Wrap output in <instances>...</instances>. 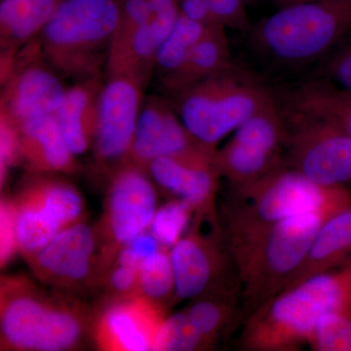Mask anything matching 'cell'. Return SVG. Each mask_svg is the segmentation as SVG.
<instances>
[{"instance_id":"obj_13","label":"cell","mask_w":351,"mask_h":351,"mask_svg":"<svg viewBox=\"0 0 351 351\" xmlns=\"http://www.w3.org/2000/svg\"><path fill=\"white\" fill-rule=\"evenodd\" d=\"M100 235L83 219L66 226L38 253L27 258L41 282L64 291L92 285L103 276Z\"/></svg>"},{"instance_id":"obj_21","label":"cell","mask_w":351,"mask_h":351,"mask_svg":"<svg viewBox=\"0 0 351 351\" xmlns=\"http://www.w3.org/2000/svg\"><path fill=\"white\" fill-rule=\"evenodd\" d=\"M61 0H1L0 46L1 76L12 66L16 55L38 38Z\"/></svg>"},{"instance_id":"obj_14","label":"cell","mask_w":351,"mask_h":351,"mask_svg":"<svg viewBox=\"0 0 351 351\" xmlns=\"http://www.w3.org/2000/svg\"><path fill=\"white\" fill-rule=\"evenodd\" d=\"M98 101L93 149L103 166H119L128 159L145 87L129 76L106 77Z\"/></svg>"},{"instance_id":"obj_38","label":"cell","mask_w":351,"mask_h":351,"mask_svg":"<svg viewBox=\"0 0 351 351\" xmlns=\"http://www.w3.org/2000/svg\"><path fill=\"white\" fill-rule=\"evenodd\" d=\"M180 15L207 27H225L205 0H182L180 2Z\"/></svg>"},{"instance_id":"obj_5","label":"cell","mask_w":351,"mask_h":351,"mask_svg":"<svg viewBox=\"0 0 351 351\" xmlns=\"http://www.w3.org/2000/svg\"><path fill=\"white\" fill-rule=\"evenodd\" d=\"M119 18V0H61L38 36L44 57L63 78L101 77Z\"/></svg>"},{"instance_id":"obj_27","label":"cell","mask_w":351,"mask_h":351,"mask_svg":"<svg viewBox=\"0 0 351 351\" xmlns=\"http://www.w3.org/2000/svg\"><path fill=\"white\" fill-rule=\"evenodd\" d=\"M237 311L234 292H221L193 300L184 311L208 348H211L223 330L232 324Z\"/></svg>"},{"instance_id":"obj_24","label":"cell","mask_w":351,"mask_h":351,"mask_svg":"<svg viewBox=\"0 0 351 351\" xmlns=\"http://www.w3.org/2000/svg\"><path fill=\"white\" fill-rule=\"evenodd\" d=\"M226 29L213 27L205 32L195 44L181 73L168 89V93H177L234 66Z\"/></svg>"},{"instance_id":"obj_3","label":"cell","mask_w":351,"mask_h":351,"mask_svg":"<svg viewBox=\"0 0 351 351\" xmlns=\"http://www.w3.org/2000/svg\"><path fill=\"white\" fill-rule=\"evenodd\" d=\"M2 350L66 351L80 348L93 319L69 295L45 292L25 276L2 277Z\"/></svg>"},{"instance_id":"obj_37","label":"cell","mask_w":351,"mask_h":351,"mask_svg":"<svg viewBox=\"0 0 351 351\" xmlns=\"http://www.w3.org/2000/svg\"><path fill=\"white\" fill-rule=\"evenodd\" d=\"M327 80L351 91V43L329 60L325 68Z\"/></svg>"},{"instance_id":"obj_31","label":"cell","mask_w":351,"mask_h":351,"mask_svg":"<svg viewBox=\"0 0 351 351\" xmlns=\"http://www.w3.org/2000/svg\"><path fill=\"white\" fill-rule=\"evenodd\" d=\"M193 207L184 201L176 199L157 209L149 232L163 248H173L181 239L182 233L188 223Z\"/></svg>"},{"instance_id":"obj_39","label":"cell","mask_w":351,"mask_h":351,"mask_svg":"<svg viewBox=\"0 0 351 351\" xmlns=\"http://www.w3.org/2000/svg\"><path fill=\"white\" fill-rule=\"evenodd\" d=\"M138 258L142 260L152 257L154 254L160 250L161 245L157 241L156 237L151 232H145L138 234L135 239H132L128 244H126Z\"/></svg>"},{"instance_id":"obj_30","label":"cell","mask_w":351,"mask_h":351,"mask_svg":"<svg viewBox=\"0 0 351 351\" xmlns=\"http://www.w3.org/2000/svg\"><path fill=\"white\" fill-rule=\"evenodd\" d=\"M308 345L315 351H351V306L323 316Z\"/></svg>"},{"instance_id":"obj_40","label":"cell","mask_w":351,"mask_h":351,"mask_svg":"<svg viewBox=\"0 0 351 351\" xmlns=\"http://www.w3.org/2000/svg\"><path fill=\"white\" fill-rule=\"evenodd\" d=\"M311 1V0H278L280 7L292 5V4L301 3V2Z\"/></svg>"},{"instance_id":"obj_9","label":"cell","mask_w":351,"mask_h":351,"mask_svg":"<svg viewBox=\"0 0 351 351\" xmlns=\"http://www.w3.org/2000/svg\"><path fill=\"white\" fill-rule=\"evenodd\" d=\"M14 198L19 250L31 257L75 221L83 218L80 191L58 174L29 173Z\"/></svg>"},{"instance_id":"obj_28","label":"cell","mask_w":351,"mask_h":351,"mask_svg":"<svg viewBox=\"0 0 351 351\" xmlns=\"http://www.w3.org/2000/svg\"><path fill=\"white\" fill-rule=\"evenodd\" d=\"M140 294L161 304L174 299L175 274L168 249L161 248L143 263Z\"/></svg>"},{"instance_id":"obj_35","label":"cell","mask_w":351,"mask_h":351,"mask_svg":"<svg viewBox=\"0 0 351 351\" xmlns=\"http://www.w3.org/2000/svg\"><path fill=\"white\" fill-rule=\"evenodd\" d=\"M226 29L245 31L250 27L246 0H205Z\"/></svg>"},{"instance_id":"obj_7","label":"cell","mask_w":351,"mask_h":351,"mask_svg":"<svg viewBox=\"0 0 351 351\" xmlns=\"http://www.w3.org/2000/svg\"><path fill=\"white\" fill-rule=\"evenodd\" d=\"M351 32V0H311L280 7L253 32L258 48L281 63L319 59Z\"/></svg>"},{"instance_id":"obj_8","label":"cell","mask_w":351,"mask_h":351,"mask_svg":"<svg viewBox=\"0 0 351 351\" xmlns=\"http://www.w3.org/2000/svg\"><path fill=\"white\" fill-rule=\"evenodd\" d=\"M286 166L324 186L351 184V138L328 117L291 108Z\"/></svg>"},{"instance_id":"obj_26","label":"cell","mask_w":351,"mask_h":351,"mask_svg":"<svg viewBox=\"0 0 351 351\" xmlns=\"http://www.w3.org/2000/svg\"><path fill=\"white\" fill-rule=\"evenodd\" d=\"M292 107L332 119L351 138V91L327 80H314L295 92Z\"/></svg>"},{"instance_id":"obj_16","label":"cell","mask_w":351,"mask_h":351,"mask_svg":"<svg viewBox=\"0 0 351 351\" xmlns=\"http://www.w3.org/2000/svg\"><path fill=\"white\" fill-rule=\"evenodd\" d=\"M165 318L163 304L145 295L110 300L93 319L92 337L101 350H152Z\"/></svg>"},{"instance_id":"obj_41","label":"cell","mask_w":351,"mask_h":351,"mask_svg":"<svg viewBox=\"0 0 351 351\" xmlns=\"http://www.w3.org/2000/svg\"><path fill=\"white\" fill-rule=\"evenodd\" d=\"M246 1H247V0H246Z\"/></svg>"},{"instance_id":"obj_25","label":"cell","mask_w":351,"mask_h":351,"mask_svg":"<svg viewBox=\"0 0 351 351\" xmlns=\"http://www.w3.org/2000/svg\"><path fill=\"white\" fill-rule=\"evenodd\" d=\"M209 29L180 15L174 29L159 48L154 63V75L168 91L181 73L195 44Z\"/></svg>"},{"instance_id":"obj_20","label":"cell","mask_w":351,"mask_h":351,"mask_svg":"<svg viewBox=\"0 0 351 351\" xmlns=\"http://www.w3.org/2000/svg\"><path fill=\"white\" fill-rule=\"evenodd\" d=\"M19 164L29 173L71 174L80 169L55 114L23 122L19 125Z\"/></svg>"},{"instance_id":"obj_36","label":"cell","mask_w":351,"mask_h":351,"mask_svg":"<svg viewBox=\"0 0 351 351\" xmlns=\"http://www.w3.org/2000/svg\"><path fill=\"white\" fill-rule=\"evenodd\" d=\"M106 278H108V290L112 300L140 294V269L138 267L117 262Z\"/></svg>"},{"instance_id":"obj_19","label":"cell","mask_w":351,"mask_h":351,"mask_svg":"<svg viewBox=\"0 0 351 351\" xmlns=\"http://www.w3.org/2000/svg\"><path fill=\"white\" fill-rule=\"evenodd\" d=\"M179 17L178 0H149L147 19L135 32L124 52L107 64L105 78L129 76L147 88L154 76L157 52Z\"/></svg>"},{"instance_id":"obj_11","label":"cell","mask_w":351,"mask_h":351,"mask_svg":"<svg viewBox=\"0 0 351 351\" xmlns=\"http://www.w3.org/2000/svg\"><path fill=\"white\" fill-rule=\"evenodd\" d=\"M115 168L99 230L104 271L122 247L149 230L157 211L156 186L147 171L129 160Z\"/></svg>"},{"instance_id":"obj_18","label":"cell","mask_w":351,"mask_h":351,"mask_svg":"<svg viewBox=\"0 0 351 351\" xmlns=\"http://www.w3.org/2000/svg\"><path fill=\"white\" fill-rule=\"evenodd\" d=\"M203 147H208L189 133L172 104L152 96L143 104L127 160L145 170L159 157L182 156Z\"/></svg>"},{"instance_id":"obj_2","label":"cell","mask_w":351,"mask_h":351,"mask_svg":"<svg viewBox=\"0 0 351 351\" xmlns=\"http://www.w3.org/2000/svg\"><path fill=\"white\" fill-rule=\"evenodd\" d=\"M351 306V261L286 289L246 318L240 348L295 351L323 316Z\"/></svg>"},{"instance_id":"obj_6","label":"cell","mask_w":351,"mask_h":351,"mask_svg":"<svg viewBox=\"0 0 351 351\" xmlns=\"http://www.w3.org/2000/svg\"><path fill=\"white\" fill-rule=\"evenodd\" d=\"M171 96L189 133L211 149L276 99L269 88L235 66Z\"/></svg>"},{"instance_id":"obj_15","label":"cell","mask_w":351,"mask_h":351,"mask_svg":"<svg viewBox=\"0 0 351 351\" xmlns=\"http://www.w3.org/2000/svg\"><path fill=\"white\" fill-rule=\"evenodd\" d=\"M175 274L174 300H195L213 293L234 292L230 267L234 265L228 246L217 234L193 230L170 251Z\"/></svg>"},{"instance_id":"obj_33","label":"cell","mask_w":351,"mask_h":351,"mask_svg":"<svg viewBox=\"0 0 351 351\" xmlns=\"http://www.w3.org/2000/svg\"><path fill=\"white\" fill-rule=\"evenodd\" d=\"M20 163L19 125L0 112V181L3 186L9 170Z\"/></svg>"},{"instance_id":"obj_1","label":"cell","mask_w":351,"mask_h":351,"mask_svg":"<svg viewBox=\"0 0 351 351\" xmlns=\"http://www.w3.org/2000/svg\"><path fill=\"white\" fill-rule=\"evenodd\" d=\"M350 205L348 186H321L282 166L254 184L232 188L223 239L232 255L283 219L307 212L339 213Z\"/></svg>"},{"instance_id":"obj_29","label":"cell","mask_w":351,"mask_h":351,"mask_svg":"<svg viewBox=\"0 0 351 351\" xmlns=\"http://www.w3.org/2000/svg\"><path fill=\"white\" fill-rule=\"evenodd\" d=\"M209 350L204 339L189 319L186 311L166 316L154 339L156 351H195Z\"/></svg>"},{"instance_id":"obj_23","label":"cell","mask_w":351,"mask_h":351,"mask_svg":"<svg viewBox=\"0 0 351 351\" xmlns=\"http://www.w3.org/2000/svg\"><path fill=\"white\" fill-rule=\"evenodd\" d=\"M350 261L351 205L323 223L309 248L306 260L284 290L309 277L337 269Z\"/></svg>"},{"instance_id":"obj_22","label":"cell","mask_w":351,"mask_h":351,"mask_svg":"<svg viewBox=\"0 0 351 351\" xmlns=\"http://www.w3.org/2000/svg\"><path fill=\"white\" fill-rule=\"evenodd\" d=\"M103 77L75 82L68 88L61 107L55 113L64 140L75 156L93 147L98 101Z\"/></svg>"},{"instance_id":"obj_34","label":"cell","mask_w":351,"mask_h":351,"mask_svg":"<svg viewBox=\"0 0 351 351\" xmlns=\"http://www.w3.org/2000/svg\"><path fill=\"white\" fill-rule=\"evenodd\" d=\"M0 262L3 267L20 252L18 243L17 214L12 198L2 197L0 206Z\"/></svg>"},{"instance_id":"obj_32","label":"cell","mask_w":351,"mask_h":351,"mask_svg":"<svg viewBox=\"0 0 351 351\" xmlns=\"http://www.w3.org/2000/svg\"><path fill=\"white\" fill-rule=\"evenodd\" d=\"M119 24L113 36L107 64L115 61L124 52L135 32L144 24L149 12V0H119Z\"/></svg>"},{"instance_id":"obj_4","label":"cell","mask_w":351,"mask_h":351,"mask_svg":"<svg viewBox=\"0 0 351 351\" xmlns=\"http://www.w3.org/2000/svg\"><path fill=\"white\" fill-rule=\"evenodd\" d=\"M336 214L315 211L290 217L232 254L246 318L287 287L321 226Z\"/></svg>"},{"instance_id":"obj_12","label":"cell","mask_w":351,"mask_h":351,"mask_svg":"<svg viewBox=\"0 0 351 351\" xmlns=\"http://www.w3.org/2000/svg\"><path fill=\"white\" fill-rule=\"evenodd\" d=\"M62 78L44 57L36 38L18 52L8 73L1 78L0 112L18 125L55 114L68 90Z\"/></svg>"},{"instance_id":"obj_10","label":"cell","mask_w":351,"mask_h":351,"mask_svg":"<svg viewBox=\"0 0 351 351\" xmlns=\"http://www.w3.org/2000/svg\"><path fill=\"white\" fill-rule=\"evenodd\" d=\"M233 133L216 157L221 176L232 188L249 186L286 165L283 154L287 126L276 100L252 115Z\"/></svg>"},{"instance_id":"obj_17","label":"cell","mask_w":351,"mask_h":351,"mask_svg":"<svg viewBox=\"0 0 351 351\" xmlns=\"http://www.w3.org/2000/svg\"><path fill=\"white\" fill-rule=\"evenodd\" d=\"M217 152L203 147L182 156L159 157L145 171L164 193L188 202L199 215H209L221 177Z\"/></svg>"}]
</instances>
